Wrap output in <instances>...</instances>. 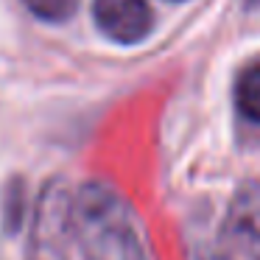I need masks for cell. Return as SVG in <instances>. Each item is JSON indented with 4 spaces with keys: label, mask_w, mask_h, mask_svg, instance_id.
<instances>
[{
    "label": "cell",
    "mask_w": 260,
    "mask_h": 260,
    "mask_svg": "<svg viewBox=\"0 0 260 260\" xmlns=\"http://www.w3.org/2000/svg\"><path fill=\"white\" fill-rule=\"evenodd\" d=\"M23 6L45 23H68L79 9V0H23Z\"/></svg>",
    "instance_id": "52a82bcc"
},
{
    "label": "cell",
    "mask_w": 260,
    "mask_h": 260,
    "mask_svg": "<svg viewBox=\"0 0 260 260\" xmlns=\"http://www.w3.org/2000/svg\"><path fill=\"white\" fill-rule=\"evenodd\" d=\"M25 215H28V196H25V185L20 176H14L3 190V230L17 232L23 226Z\"/></svg>",
    "instance_id": "8992f818"
},
{
    "label": "cell",
    "mask_w": 260,
    "mask_h": 260,
    "mask_svg": "<svg viewBox=\"0 0 260 260\" xmlns=\"http://www.w3.org/2000/svg\"><path fill=\"white\" fill-rule=\"evenodd\" d=\"M70 241L84 260H154L137 210L118 187L101 179L70 193Z\"/></svg>",
    "instance_id": "6da1fadb"
},
{
    "label": "cell",
    "mask_w": 260,
    "mask_h": 260,
    "mask_svg": "<svg viewBox=\"0 0 260 260\" xmlns=\"http://www.w3.org/2000/svg\"><path fill=\"white\" fill-rule=\"evenodd\" d=\"M224 238L246 260H260V182H243L224 218Z\"/></svg>",
    "instance_id": "277c9868"
},
{
    "label": "cell",
    "mask_w": 260,
    "mask_h": 260,
    "mask_svg": "<svg viewBox=\"0 0 260 260\" xmlns=\"http://www.w3.org/2000/svg\"><path fill=\"white\" fill-rule=\"evenodd\" d=\"M171 3H179V0H171Z\"/></svg>",
    "instance_id": "ba28073f"
},
{
    "label": "cell",
    "mask_w": 260,
    "mask_h": 260,
    "mask_svg": "<svg viewBox=\"0 0 260 260\" xmlns=\"http://www.w3.org/2000/svg\"><path fill=\"white\" fill-rule=\"evenodd\" d=\"M68 241H70V190L62 179H51L34 210L28 260H68Z\"/></svg>",
    "instance_id": "7a4b0ae2"
},
{
    "label": "cell",
    "mask_w": 260,
    "mask_h": 260,
    "mask_svg": "<svg viewBox=\"0 0 260 260\" xmlns=\"http://www.w3.org/2000/svg\"><path fill=\"white\" fill-rule=\"evenodd\" d=\"M232 95H235V109L241 112V118L260 126V62L238 73Z\"/></svg>",
    "instance_id": "5b68a950"
},
{
    "label": "cell",
    "mask_w": 260,
    "mask_h": 260,
    "mask_svg": "<svg viewBox=\"0 0 260 260\" xmlns=\"http://www.w3.org/2000/svg\"><path fill=\"white\" fill-rule=\"evenodd\" d=\"M92 20L98 31L118 45L143 42L154 28L148 0H92Z\"/></svg>",
    "instance_id": "3957f363"
}]
</instances>
